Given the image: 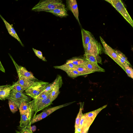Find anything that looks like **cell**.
Instances as JSON below:
<instances>
[{
	"label": "cell",
	"instance_id": "6da1fadb",
	"mask_svg": "<svg viewBox=\"0 0 133 133\" xmlns=\"http://www.w3.org/2000/svg\"><path fill=\"white\" fill-rule=\"evenodd\" d=\"M65 6L61 0H40L32 9V10L36 12H40L53 10L58 8Z\"/></svg>",
	"mask_w": 133,
	"mask_h": 133
},
{
	"label": "cell",
	"instance_id": "7a4b0ae2",
	"mask_svg": "<svg viewBox=\"0 0 133 133\" xmlns=\"http://www.w3.org/2000/svg\"><path fill=\"white\" fill-rule=\"evenodd\" d=\"M49 83L42 81H35L31 86L25 90V94L34 99L42 92L43 89Z\"/></svg>",
	"mask_w": 133,
	"mask_h": 133
},
{
	"label": "cell",
	"instance_id": "3957f363",
	"mask_svg": "<svg viewBox=\"0 0 133 133\" xmlns=\"http://www.w3.org/2000/svg\"><path fill=\"white\" fill-rule=\"evenodd\" d=\"M109 3L123 17L124 19L133 27V21L121 0H105Z\"/></svg>",
	"mask_w": 133,
	"mask_h": 133
},
{
	"label": "cell",
	"instance_id": "277c9868",
	"mask_svg": "<svg viewBox=\"0 0 133 133\" xmlns=\"http://www.w3.org/2000/svg\"><path fill=\"white\" fill-rule=\"evenodd\" d=\"M84 51L85 54H89L93 56H96L104 52L103 48L95 38L90 41L87 48Z\"/></svg>",
	"mask_w": 133,
	"mask_h": 133
},
{
	"label": "cell",
	"instance_id": "5b68a950",
	"mask_svg": "<svg viewBox=\"0 0 133 133\" xmlns=\"http://www.w3.org/2000/svg\"><path fill=\"white\" fill-rule=\"evenodd\" d=\"M75 102V101L66 103L45 110L41 113L35 115L32 117L30 122V124L41 120L57 110L69 105Z\"/></svg>",
	"mask_w": 133,
	"mask_h": 133
},
{
	"label": "cell",
	"instance_id": "8992f818",
	"mask_svg": "<svg viewBox=\"0 0 133 133\" xmlns=\"http://www.w3.org/2000/svg\"><path fill=\"white\" fill-rule=\"evenodd\" d=\"M13 101L19 107L22 102H29L31 101V98L28 97L23 92L12 91L7 99Z\"/></svg>",
	"mask_w": 133,
	"mask_h": 133
},
{
	"label": "cell",
	"instance_id": "52a82bcc",
	"mask_svg": "<svg viewBox=\"0 0 133 133\" xmlns=\"http://www.w3.org/2000/svg\"><path fill=\"white\" fill-rule=\"evenodd\" d=\"M99 37L103 45L104 52L111 58L124 70V67L120 62L118 57L115 50L108 45L101 36H100Z\"/></svg>",
	"mask_w": 133,
	"mask_h": 133
},
{
	"label": "cell",
	"instance_id": "ba28073f",
	"mask_svg": "<svg viewBox=\"0 0 133 133\" xmlns=\"http://www.w3.org/2000/svg\"><path fill=\"white\" fill-rule=\"evenodd\" d=\"M9 54L15 67L18 77L22 76L34 81L38 80L31 73L28 71L25 68L18 65L11 55Z\"/></svg>",
	"mask_w": 133,
	"mask_h": 133
},
{
	"label": "cell",
	"instance_id": "9c48e42d",
	"mask_svg": "<svg viewBox=\"0 0 133 133\" xmlns=\"http://www.w3.org/2000/svg\"><path fill=\"white\" fill-rule=\"evenodd\" d=\"M34 100L35 102L34 113L35 115L38 112L50 105L53 101L50 97L42 100Z\"/></svg>",
	"mask_w": 133,
	"mask_h": 133
},
{
	"label": "cell",
	"instance_id": "30bf717a",
	"mask_svg": "<svg viewBox=\"0 0 133 133\" xmlns=\"http://www.w3.org/2000/svg\"><path fill=\"white\" fill-rule=\"evenodd\" d=\"M34 113V108L25 113L21 115L20 127L23 128L30 125V122Z\"/></svg>",
	"mask_w": 133,
	"mask_h": 133
},
{
	"label": "cell",
	"instance_id": "8fae6325",
	"mask_svg": "<svg viewBox=\"0 0 133 133\" xmlns=\"http://www.w3.org/2000/svg\"><path fill=\"white\" fill-rule=\"evenodd\" d=\"M56 78V83L50 95V97L53 101L57 97L59 94V89L63 84L62 77L60 75H57Z\"/></svg>",
	"mask_w": 133,
	"mask_h": 133
},
{
	"label": "cell",
	"instance_id": "7c38bea8",
	"mask_svg": "<svg viewBox=\"0 0 133 133\" xmlns=\"http://www.w3.org/2000/svg\"><path fill=\"white\" fill-rule=\"evenodd\" d=\"M66 3L67 9L72 12L80 25L78 18L79 12L76 1L75 0H67Z\"/></svg>",
	"mask_w": 133,
	"mask_h": 133
},
{
	"label": "cell",
	"instance_id": "4fadbf2b",
	"mask_svg": "<svg viewBox=\"0 0 133 133\" xmlns=\"http://www.w3.org/2000/svg\"><path fill=\"white\" fill-rule=\"evenodd\" d=\"M81 33L83 46L85 50L90 41L95 38L90 32L83 29H81Z\"/></svg>",
	"mask_w": 133,
	"mask_h": 133
},
{
	"label": "cell",
	"instance_id": "5bb4252c",
	"mask_svg": "<svg viewBox=\"0 0 133 133\" xmlns=\"http://www.w3.org/2000/svg\"><path fill=\"white\" fill-rule=\"evenodd\" d=\"M83 64L92 73L95 72H104V69L99 66L97 63L90 62L85 60Z\"/></svg>",
	"mask_w": 133,
	"mask_h": 133
},
{
	"label": "cell",
	"instance_id": "9a60e30c",
	"mask_svg": "<svg viewBox=\"0 0 133 133\" xmlns=\"http://www.w3.org/2000/svg\"><path fill=\"white\" fill-rule=\"evenodd\" d=\"M34 100L29 102H23L18 107L20 115L24 114L35 107Z\"/></svg>",
	"mask_w": 133,
	"mask_h": 133
},
{
	"label": "cell",
	"instance_id": "2e32d148",
	"mask_svg": "<svg viewBox=\"0 0 133 133\" xmlns=\"http://www.w3.org/2000/svg\"><path fill=\"white\" fill-rule=\"evenodd\" d=\"M34 81L26 77L21 76L19 77V79L16 82L20 85L25 90L31 86L33 84Z\"/></svg>",
	"mask_w": 133,
	"mask_h": 133
},
{
	"label": "cell",
	"instance_id": "e0dca14e",
	"mask_svg": "<svg viewBox=\"0 0 133 133\" xmlns=\"http://www.w3.org/2000/svg\"><path fill=\"white\" fill-rule=\"evenodd\" d=\"M61 17H65L68 15L65 6L56 8L54 9L46 11Z\"/></svg>",
	"mask_w": 133,
	"mask_h": 133
},
{
	"label": "cell",
	"instance_id": "ac0fdd59",
	"mask_svg": "<svg viewBox=\"0 0 133 133\" xmlns=\"http://www.w3.org/2000/svg\"><path fill=\"white\" fill-rule=\"evenodd\" d=\"M107 106V105H105L97 110L84 114L83 115L87 120L92 123L98 113Z\"/></svg>",
	"mask_w": 133,
	"mask_h": 133
},
{
	"label": "cell",
	"instance_id": "d6986e66",
	"mask_svg": "<svg viewBox=\"0 0 133 133\" xmlns=\"http://www.w3.org/2000/svg\"><path fill=\"white\" fill-rule=\"evenodd\" d=\"M13 86L6 85L5 87L0 89V99L5 100L8 98L11 93Z\"/></svg>",
	"mask_w": 133,
	"mask_h": 133
},
{
	"label": "cell",
	"instance_id": "ffe728a7",
	"mask_svg": "<svg viewBox=\"0 0 133 133\" xmlns=\"http://www.w3.org/2000/svg\"><path fill=\"white\" fill-rule=\"evenodd\" d=\"M0 17L2 18L3 21L4 22L5 24L6 27L7 28L8 31L10 34L12 36L16 39L19 42L21 45L23 47L24 45L22 43L21 41L19 39L18 36L15 30L14 29L12 26L9 23L7 22L2 16L0 14Z\"/></svg>",
	"mask_w": 133,
	"mask_h": 133
},
{
	"label": "cell",
	"instance_id": "44dd1931",
	"mask_svg": "<svg viewBox=\"0 0 133 133\" xmlns=\"http://www.w3.org/2000/svg\"><path fill=\"white\" fill-rule=\"evenodd\" d=\"M84 58L86 60L90 62L95 63H98L102 64V59L99 55L93 56L88 54H84Z\"/></svg>",
	"mask_w": 133,
	"mask_h": 133
},
{
	"label": "cell",
	"instance_id": "7402d4cb",
	"mask_svg": "<svg viewBox=\"0 0 133 133\" xmlns=\"http://www.w3.org/2000/svg\"><path fill=\"white\" fill-rule=\"evenodd\" d=\"M85 60L84 58L79 57H74L67 60L66 62V63H72L76 66L82 64Z\"/></svg>",
	"mask_w": 133,
	"mask_h": 133
},
{
	"label": "cell",
	"instance_id": "603a6c76",
	"mask_svg": "<svg viewBox=\"0 0 133 133\" xmlns=\"http://www.w3.org/2000/svg\"><path fill=\"white\" fill-rule=\"evenodd\" d=\"M76 66L72 63H65L61 65L54 66V67L55 69H61L66 72L72 69H75Z\"/></svg>",
	"mask_w": 133,
	"mask_h": 133
},
{
	"label": "cell",
	"instance_id": "cb8c5ba5",
	"mask_svg": "<svg viewBox=\"0 0 133 133\" xmlns=\"http://www.w3.org/2000/svg\"><path fill=\"white\" fill-rule=\"evenodd\" d=\"M84 103H80V107L79 112L76 118L75 123V130L78 128L80 120L83 115L82 111L83 108Z\"/></svg>",
	"mask_w": 133,
	"mask_h": 133
},
{
	"label": "cell",
	"instance_id": "d4e9b609",
	"mask_svg": "<svg viewBox=\"0 0 133 133\" xmlns=\"http://www.w3.org/2000/svg\"><path fill=\"white\" fill-rule=\"evenodd\" d=\"M74 69L79 72L81 76L92 73L89 71L83 64L76 66Z\"/></svg>",
	"mask_w": 133,
	"mask_h": 133
},
{
	"label": "cell",
	"instance_id": "484cf974",
	"mask_svg": "<svg viewBox=\"0 0 133 133\" xmlns=\"http://www.w3.org/2000/svg\"><path fill=\"white\" fill-rule=\"evenodd\" d=\"M70 77L75 78L81 76L79 72L74 69H72L66 72Z\"/></svg>",
	"mask_w": 133,
	"mask_h": 133
},
{
	"label": "cell",
	"instance_id": "4316f807",
	"mask_svg": "<svg viewBox=\"0 0 133 133\" xmlns=\"http://www.w3.org/2000/svg\"><path fill=\"white\" fill-rule=\"evenodd\" d=\"M52 91V90L46 92L41 93L34 100H42L50 97V95Z\"/></svg>",
	"mask_w": 133,
	"mask_h": 133
},
{
	"label": "cell",
	"instance_id": "83f0119b",
	"mask_svg": "<svg viewBox=\"0 0 133 133\" xmlns=\"http://www.w3.org/2000/svg\"><path fill=\"white\" fill-rule=\"evenodd\" d=\"M8 100V104L10 109L12 113H16L18 110V106L17 105L12 101Z\"/></svg>",
	"mask_w": 133,
	"mask_h": 133
},
{
	"label": "cell",
	"instance_id": "f1b7e54d",
	"mask_svg": "<svg viewBox=\"0 0 133 133\" xmlns=\"http://www.w3.org/2000/svg\"><path fill=\"white\" fill-rule=\"evenodd\" d=\"M13 88L11 90L12 91L23 92L25 90L16 82H13L12 85Z\"/></svg>",
	"mask_w": 133,
	"mask_h": 133
},
{
	"label": "cell",
	"instance_id": "f546056e",
	"mask_svg": "<svg viewBox=\"0 0 133 133\" xmlns=\"http://www.w3.org/2000/svg\"><path fill=\"white\" fill-rule=\"evenodd\" d=\"M56 78L52 83L48 84L43 89L42 92H46L52 90L56 83ZM41 92V93H42Z\"/></svg>",
	"mask_w": 133,
	"mask_h": 133
},
{
	"label": "cell",
	"instance_id": "4dcf8cb0",
	"mask_svg": "<svg viewBox=\"0 0 133 133\" xmlns=\"http://www.w3.org/2000/svg\"><path fill=\"white\" fill-rule=\"evenodd\" d=\"M124 70L129 77L133 79V70L131 66L128 65H126L124 67Z\"/></svg>",
	"mask_w": 133,
	"mask_h": 133
},
{
	"label": "cell",
	"instance_id": "1f68e13d",
	"mask_svg": "<svg viewBox=\"0 0 133 133\" xmlns=\"http://www.w3.org/2000/svg\"><path fill=\"white\" fill-rule=\"evenodd\" d=\"M17 133H33L31 130L30 125L22 128L20 131H16Z\"/></svg>",
	"mask_w": 133,
	"mask_h": 133
},
{
	"label": "cell",
	"instance_id": "d6a6232c",
	"mask_svg": "<svg viewBox=\"0 0 133 133\" xmlns=\"http://www.w3.org/2000/svg\"><path fill=\"white\" fill-rule=\"evenodd\" d=\"M32 49L38 58L41 59L44 61H47V60L45 59V57L43 56V54L41 51L34 48H32Z\"/></svg>",
	"mask_w": 133,
	"mask_h": 133
},
{
	"label": "cell",
	"instance_id": "836d02e7",
	"mask_svg": "<svg viewBox=\"0 0 133 133\" xmlns=\"http://www.w3.org/2000/svg\"><path fill=\"white\" fill-rule=\"evenodd\" d=\"M118 57L124 60L130 65H131L130 62L128 60L127 57L122 52L119 50H115Z\"/></svg>",
	"mask_w": 133,
	"mask_h": 133
},
{
	"label": "cell",
	"instance_id": "e575fe53",
	"mask_svg": "<svg viewBox=\"0 0 133 133\" xmlns=\"http://www.w3.org/2000/svg\"><path fill=\"white\" fill-rule=\"evenodd\" d=\"M0 70L3 72H5V69L0 61Z\"/></svg>",
	"mask_w": 133,
	"mask_h": 133
},
{
	"label": "cell",
	"instance_id": "d590c367",
	"mask_svg": "<svg viewBox=\"0 0 133 133\" xmlns=\"http://www.w3.org/2000/svg\"><path fill=\"white\" fill-rule=\"evenodd\" d=\"M6 85H0V89L5 87Z\"/></svg>",
	"mask_w": 133,
	"mask_h": 133
}]
</instances>
